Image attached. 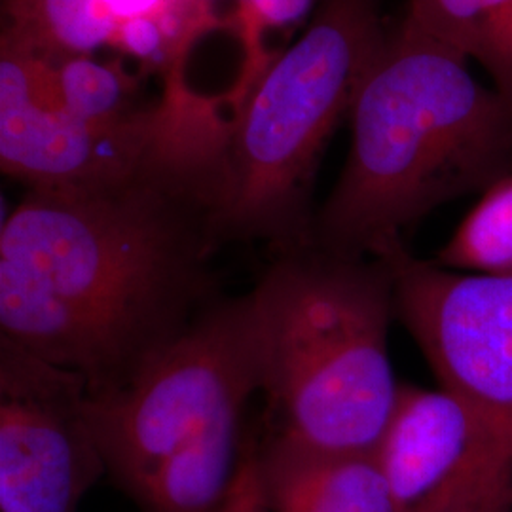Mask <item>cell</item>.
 <instances>
[{
	"label": "cell",
	"instance_id": "1",
	"mask_svg": "<svg viewBox=\"0 0 512 512\" xmlns=\"http://www.w3.org/2000/svg\"><path fill=\"white\" fill-rule=\"evenodd\" d=\"M226 141L224 116L200 105L131 173L25 190L0 228V340L92 397L128 385L219 300Z\"/></svg>",
	"mask_w": 512,
	"mask_h": 512
},
{
	"label": "cell",
	"instance_id": "2",
	"mask_svg": "<svg viewBox=\"0 0 512 512\" xmlns=\"http://www.w3.org/2000/svg\"><path fill=\"white\" fill-rule=\"evenodd\" d=\"M348 160L313 217L330 253L378 255L444 203L512 173V107L471 63L404 18L349 112Z\"/></svg>",
	"mask_w": 512,
	"mask_h": 512
},
{
	"label": "cell",
	"instance_id": "3",
	"mask_svg": "<svg viewBox=\"0 0 512 512\" xmlns=\"http://www.w3.org/2000/svg\"><path fill=\"white\" fill-rule=\"evenodd\" d=\"M249 294L268 433L317 452H376L401 389L389 357L397 317L384 262L304 243L277 251Z\"/></svg>",
	"mask_w": 512,
	"mask_h": 512
},
{
	"label": "cell",
	"instance_id": "4",
	"mask_svg": "<svg viewBox=\"0 0 512 512\" xmlns=\"http://www.w3.org/2000/svg\"><path fill=\"white\" fill-rule=\"evenodd\" d=\"M382 0H319L311 21L230 112L220 245L310 241L311 192L330 137L348 116L389 33Z\"/></svg>",
	"mask_w": 512,
	"mask_h": 512
},
{
	"label": "cell",
	"instance_id": "5",
	"mask_svg": "<svg viewBox=\"0 0 512 512\" xmlns=\"http://www.w3.org/2000/svg\"><path fill=\"white\" fill-rule=\"evenodd\" d=\"M260 393L251 294L219 298L128 385L90 395L110 480L135 501L150 478L215 423Z\"/></svg>",
	"mask_w": 512,
	"mask_h": 512
},
{
	"label": "cell",
	"instance_id": "6",
	"mask_svg": "<svg viewBox=\"0 0 512 512\" xmlns=\"http://www.w3.org/2000/svg\"><path fill=\"white\" fill-rule=\"evenodd\" d=\"M395 317L439 378L480 421L512 482V277L465 274L387 245Z\"/></svg>",
	"mask_w": 512,
	"mask_h": 512
},
{
	"label": "cell",
	"instance_id": "7",
	"mask_svg": "<svg viewBox=\"0 0 512 512\" xmlns=\"http://www.w3.org/2000/svg\"><path fill=\"white\" fill-rule=\"evenodd\" d=\"M84 380L0 340V511L76 512L107 465Z\"/></svg>",
	"mask_w": 512,
	"mask_h": 512
},
{
	"label": "cell",
	"instance_id": "8",
	"mask_svg": "<svg viewBox=\"0 0 512 512\" xmlns=\"http://www.w3.org/2000/svg\"><path fill=\"white\" fill-rule=\"evenodd\" d=\"M202 93L162 88L154 107L122 126L76 120L31 90L18 61L0 52V167L25 190L103 183L131 173L179 128Z\"/></svg>",
	"mask_w": 512,
	"mask_h": 512
},
{
	"label": "cell",
	"instance_id": "9",
	"mask_svg": "<svg viewBox=\"0 0 512 512\" xmlns=\"http://www.w3.org/2000/svg\"><path fill=\"white\" fill-rule=\"evenodd\" d=\"M255 454L270 512H395L376 452H317L268 433Z\"/></svg>",
	"mask_w": 512,
	"mask_h": 512
},
{
	"label": "cell",
	"instance_id": "10",
	"mask_svg": "<svg viewBox=\"0 0 512 512\" xmlns=\"http://www.w3.org/2000/svg\"><path fill=\"white\" fill-rule=\"evenodd\" d=\"M118 23L114 50L158 76L162 88L186 86L192 48L211 31L222 29L215 0H109Z\"/></svg>",
	"mask_w": 512,
	"mask_h": 512
},
{
	"label": "cell",
	"instance_id": "11",
	"mask_svg": "<svg viewBox=\"0 0 512 512\" xmlns=\"http://www.w3.org/2000/svg\"><path fill=\"white\" fill-rule=\"evenodd\" d=\"M404 18L480 65L512 107V0H410Z\"/></svg>",
	"mask_w": 512,
	"mask_h": 512
},
{
	"label": "cell",
	"instance_id": "12",
	"mask_svg": "<svg viewBox=\"0 0 512 512\" xmlns=\"http://www.w3.org/2000/svg\"><path fill=\"white\" fill-rule=\"evenodd\" d=\"M2 35L40 59H69L112 48L118 23L109 0H0Z\"/></svg>",
	"mask_w": 512,
	"mask_h": 512
},
{
	"label": "cell",
	"instance_id": "13",
	"mask_svg": "<svg viewBox=\"0 0 512 512\" xmlns=\"http://www.w3.org/2000/svg\"><path fill=\"white\" fill-rule=\"evenodd\" d=\"M435 262L454 272L512 277V173L480 192Z\"/></svg>",
	"mask_w": 512,
	"mask_h": 512
},
{
	"label": "cell",
	"instance_id": "14",
	"mask_svg": "<svg viewBox=\"0 0 512 512\" xmlns=\"http://www.w3.org/2000/svg\"><path fill=\"white\" fill-rule=\"evenodd\" d=\"M317 2L319 0H236V10L224 18L222 25V29L238 37L243 50L238 80L228 92L222 93V101L230 112L238 109L283 52H270L266 48L268 35L300 25L313 14Z\"/></svg>",
	"mask_w": 512,
	"mask_h": 512
},
{
	"label": "cell",
	"instance_id": "15",
	"mask_svg": "<svg viewBox=\"0 0 512 512\" xmlns=\"http://www.w3.org/2000/svg\"><path fill=\"white\" fill-rule=\"evenodd\" d=\"M224 512H270L258 482L255 446H247V454Z\"/></svg>",
	"mask_w": 512,
	"mask_h": 512
}]
</instances>
